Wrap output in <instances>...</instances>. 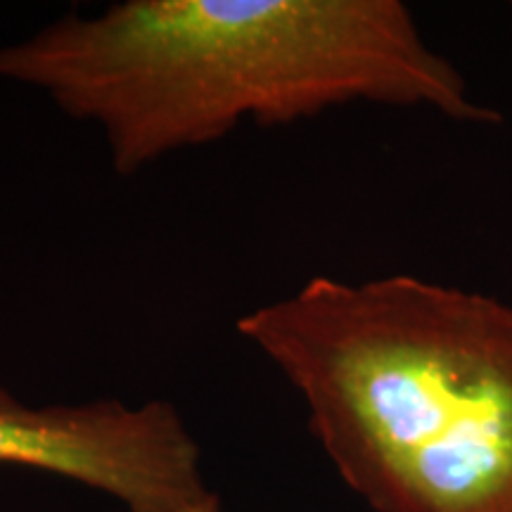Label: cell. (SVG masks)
<instances>
[{"instance_id":"cell-1","label":"cell","mask_w":512,"mask_h":512,"mask_svg":"<svg viewBox=\"0 0 512 512\" xmlns=\"http://www.w3.org/2000/svg\"><path fill=\"white\" fill-rule=\"evenodd\" d=\"M0 76L98 128L121 176L356 102L503 121L401 0H124L3 48Z\"/></svg>"},{"instance_id":"cell-2","label":"cell","mask_w":512,"mask_h":512,"mask_svg":"<svg viewBox=\"0 0 512 512\" xmlns=\"http://www.w3.org/2000/svg\"><path fill=\"white\" fill-rule=\"evenodd\" d=\"M375 512H512V304L418 275H316L238 318Z\"/></svg>"},{"instance_id":"cell-3","label":"cell","mask_w":512,"mask_h":512,"mask_svg":"<svg viewBox=\"0 0 512 512\" xmlns=\"http://www.w3.org/2000/svg\"><path fill=\"white\" fill-rule=\"evenodd\" d=\"M0 465L29 467L117 498L128 512H192L221 503L202 451L166 401L29 406L0 387Z\"/></svg>"},{"instance_id":"cell-4","label":"cell","mask_w":512,"mask_h":512,"mask_svg":"<svg viewBox=\"0 0 512 512\" xmlns=\"http://www.w3.org/2000/svg\"><path fill=\"white\" fill-rule=\"evenodd\" d=\"M192 512H221V503H216V505H207V508L192 510Z\"/></svg>"}]
</instances>
